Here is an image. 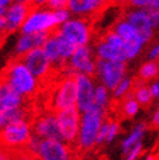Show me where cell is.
<instances>
[{
  "label": "cell",
  "instance_id": "obj_1",
  "mask_svg": "<svg viewBox=\"0 0 159 160\" xmlns=\"http://www.w3.org/2000/svg\"><path fill=\"white\" fill-rule=\"evenodd\" d=\"M2 76L9 83L12 90L25 99L31 98L39 91L41 81L31 73L21 58H14L7 64Z\"/></svg>",
  "mask_w": 159,
  "mask_h": 160
},
{
  "label": "cell",
  "instance_id": "obj_2",
  "mask_svg": "<svg viewBox=\"0 0 159 160\" xmlns=\"http://www.w3.org/2000/svg\"><path fill=\"white\" fill-rule=\"evenodd\" d=\"M106 117L107 113L95 108L82 112L78 137L74 143V147L77 151L84 154V152H89V151L97 147L98 134Z\"/></svg>",
  "mask_w": 159,
  "mask_h": 160
},
{
  "label": "cell",
  "instance_id": "obj_3",
  "mask_svg": "<svg viewBox=\"0 0 159 160\" xmlns=\"http://www.w3.org/2000/svg\"><path fill=\"white\" fill-rule=\"evenodd\" d=\"M76 48L77 46L73 42H70L68 38H65L59 30H55L54 33H51L43 44L44 52L49 56L54 68L59 72H61L68 65V61L72 58Z\"/></svg>",
  "mask_w": 159,
  "mask_h": 160
},
{
  "label": "cell",
  "instance_id": "obj_4",
  "mask_svg": "<svg viewBox=\"0 0 159 160\" xmlns=\"http://www.w3.org/2000/svg\"><path fill=\"white\" fill-rule=\"evenodd\" d=\"M33 134V125L29 120L9 122L0 130V147L5 150L25 151Z\"/></svg>",
  "mask_w": 159,
  "mask_h": 160
},
{
  "label": "cell",
  "instance_id": "obj_5",
  "mask_svg": "<svg viewBox=\"0 0 159 160\" xmlns=\"http://www.w3.org/2000/svg\"><path fill=\"white\" fill-rule=\"evenodd\" d=\"M59 23L54 9L49 7H31L20 33H47L51 34L58 30Z\"/></svg>",
  "mask_w": 159,
  "mask_h": 160
},
{
  "label": "cell",
  "instance_id": "obj_6",
  "mask_svg": "<svg viewBox=\"0 0 159 160\" xmlns=\"http://www.w3.org/2000/svg\"><path fill=\"white\" fill-rule=\"evenodd\" d=\"M93 20L81 17V16H72L67 22L61 23L58 30L68 38L70 42H73L77 47L90 44L94 38V29H93Z\"/></svg>",
  "mask_w": 159,
  "mask_h": 160
},
{
  "label": "cell",
  "instance_id": "obj_7",
  "mask_svg": "<svg viewBox=\"0 0 159 160\" xmlns=\"http://www.w3.org/2000/svg\"><path fill=\"white\" fill-rule=\"evenodd\" d=\"M94 51L97 58L102 60H128L125 51V41L112 29L99 37V39L95 42Z\"/></svg>",
  "mask_w": 159,
  "mask_h": 160
},
{
  "label": "cell",
  "instance_id": "obj_8",
  "mask_svg": "<svg viewBox=\"0 0 159 160\" xmlns=\"http://www.w3.org/2000/svg\"><path fill=\"white\" fill-rule=\"evenodd\" d=\"M77 104V83L76 78L72 76H63L51 95L50 107L52 111L58 112Z\"/></svg>",
  "mask_w": 159,
  "mask_h": 160
},
{
  "label": "cell",
  "instance_id": "obj_9",
  "mask_svg": "<svg viewBox=\"0 0 159 160\" xmlns=\"http://www.w3.org/2000/svg\"><path fill=\"white\" fill-rule=\"evenodd\" d=\"M125 73H126L125 61L102 60V59H98L97 61L95 78L99 81V83L108 87L111 91L121 82V79L125 77Z\"/></svg>",
  "mask_w": 159,
  "mask_h": 160
},
{
  "label": "cell",
  "instance_id": "obj_10",
  "mask_svg": "<svg viewBox=\"0 0 159 160\" xmlns=\"http://www.w3.org/2000/svg\"><path fill=\"white\" fill-rule=\"evenodd\" d=\"M81 115L82 112L77 107H70L56 112L61 139L70 146H74L77 141L80 125H81Z\"/></svg>",
  "mask_w": 159,
  "mask_h": 160
},
{
  "label": "cell",
  "instance_id": "obj_11",
  "mask_svg": "<svg viewBox=\"0 0 159 160\" xmlns=\"http://www.w3.org/2000/svg\"><path fill=\"white\" fill-rule=\"evenodd\" d=\"M97 61L98 58L95 55L94 47L90 44L78 46L76 51L73 52L72 58L68 61V67L72 69L74 73H84L95 77L97 72Z\"/></svg>",
  "mask_w": 159,
  "mask_h": 160
},
{
  "label": "cell",
  "instance_id": "obj_12",
  "mask_svg": "<svg viewBox=\"0 0 159 160\" xmlns=\"http://www.w3.org/2000/svg\"><path fill=\"white\" fill-rule=\"evenodd\" d=\"M21 60L25 62L29 70L39 81H46L55 69L49 56L44 52L43 47H37V48L29 51L28 53L21 56Z\"/></svg>",
  "mask_w": 159,
  "mask_h": 160
},
{
  "label": "cell",
  "instance_id": "obj_13",
  "mask_svg": "<svg viewBox=\"0 0 159 160\" xmlns=\"http://www.w3.org/2000/svg\"><path fill=\"white\" fill-rule=\"evenodd\" d=\"M74 155L70 145L58 138H42L37 159L42 160H69Z\"/></svg>",
  "mask_w": 159,
  "mask_h": 160
},
{
  "label": "cell",
  "instance_id": "obj_14",
  "mask_svg": "<svg viewBox=\"0 0 159 160\" xmlns=\"http://www.w3.org/2000/svg\"><path fill=\"white\" fill-rule=\"evenodd\" d=\"M77 83V104L76 107L81 111L86 112L93 108L94 98H95V79L93 76L77 73L74 76Z\"/></svg>",
  "mask_w": 159,
  "mask_h": 160
},
{
  "label": "cell",
  "instance_id": "obj_15",
  "mask_svg": "<svg viewBox=\"0 0 159 160\" xmlns=\"http://www.w3.org/2000/svg\"><path fill=\"white\" fill-rule=\"evenodd\" d=\"M123 16L133 25L138 38L142 42L147 43L150 39H151L153 26H151V22H150L146 8H132V7H129L128 9H125Z\"/></svg>",
  "mask_w": 159,
  "mask_h": 160
},
{
  "label": "cell",
  "instance_id": "obj_16",
  "mask_svg": "<svg viewBox=\"0 0 159 160\" xmlns=\"http://www.w3.org/2000/svg\"><path fill=\"white\" fill-rule=\"evenodd\" d=\"M31 125H33V133L39 135L41 138L61 139L56 112L52 109L38 115L33 121H31Z\"/></svg>",
  "mask_w": 159,
  "mask_h": 160
},
{
  "label": "cell",
  "instance_id": "obj_17",
  "mask_svg": "<svg viewBox=\"0 0 159 160\" xmlns=\"http://www.w3.org/2000/svg\"><path fill=\"white\" fill-rule=\"evenodd\" d=\"M111 4V0H69L68 8L73 16L94 20L102 14Z\"/></svg>",
  "mask_w": 159,
  "mask_h": 160
},
{
  "label": "cell",
  "instance_id": "obj_18",
  "mask_svg": "<svg viewBox=\"0 0 159 160\" xmlns=\"http://www.w3.org/2000/svg\"><path fill=\"white\" fill-rule=\"evenodd\" d=\"M31 9V5L16 3L13 2L7 8L4 13V21H5V34L9 33H17L21 30L23 22H25L28 14Z\"/></svg>",
  "mask_w": 159,
  "mask_h": 160
},
{
  "label": "cell",
  "instance_id": "obj_19",
  "mask_svg": "<svg viewBox=\"0 0 159 160\" xmlns=\"http://www.w3.org/2000/svg\"><path fill=\"white\" fill-rule=\"evenodd\" d=\"M49 35L47 33H20L14 44V58H21L37 47H43Z\"/></svg>",
  "mask_w": 159,
  "mask_h": 160
},
{
  "label": "cell",
  "instance_id": "obj_20",
  "mask_svg": "<svg viewBox=\"0 0 159 160\" xmlns=\"http://www.w3.org/2000/svg\"><path fill=\"white\" fill-rule=\"evenodd\" d=\"M132 95L140 103V106L144 107V108H147L150 104H151L153 97H154L153 92H151V89L147 86V82L142 81V79H140L138 77L134 78V87H133Z\"/></svg>",
  "mask_w": 159,
  "mask_h": 160
},
{
  "label": "cell",
  "instance_id": "obj_21",
  "mask_svg": "<svg viewBox=\"0 0 159 160\" xmlns=\"http://www.w3.org/2000/svg\"><path fill=\"white\" fill-rule=\"evenodd\" d=\"M111 90L108 87H106L105 85H97L95 87V98H94V106L93 108L99 109L105 113H108V111L112 107V97H111Z\"/></svg>",
  "mask_w": 159,
  "mask_h": 160
},
{
  "label": "cell",
  "instance_id": "obj_22",
  "mask_svg": "<svg viewBox=\"0 0 159 160\" xmlns=\"http://www.w3.org/2000/svg\"><path fill=\"white\" fill-rule=\"evenodd\" d=\"M111 29H112L115 33H117L119 35H120L125 42L138 38V35L136 33V30H134L133 25L124 17V16H121V17L119 18L117 21H115V23L112 25V28H111ZM142 43H144V42H142Z\"/></svg>",
  "mask_w": 159,
  "mask_h": 160
},
{
  "label": "cell",
  "instance_id": "obj_23",
  "mask_svg": "<svg viewBox=\"0 0 159 160\" xmlns=\"http://www.w3.org/2000/svg\"><path fill=\"white\" fill-rule=\"evenodd\" d=\"M116 103H117V109H119L120 116L126 117V118H132L137 115L138 108H140V103L136 100V98H134L133 95H129V97H126Z\"/></svg>",
  "mask_w": 159,
  "mask_h": 160
},
{
  "label": "cell",
  "instance_id": "obj_24",
  "mask_svg": "<svg viewBox=\"0 0 159 160\" xmlns=\"http://www.w3.org/2000/svg\"><path fill=\"white\" fill-rule=\"evenodd\" d=\"M146 128L147 126H146L145 122H140V124H137L136 126H134V129L132 130V133L121 143V150H123V154L124 155L128 154L129 151L132 150V147L136 145V143H138L141 141L142 135H144V133L146 130Z\"/></svg>",
  "mask_w": 159,
  "mask_h": 160
},
{
  "label": "cell",
  "instance_id": "obj_25",
  "mask_svg": "<svg viewBox=\"0 0 159 160\" xmlns=\"http://www.w3.org/2000/svg\"><path fill=\"white\" fill-rule=\"evenodd\" d=\"M133 87H134V79L124 77L121 79V82L119 83L115 89L112 90V99L114 102H119L126 97H129L133 92Z\"/></svg>",
  "mask_w": 159,
  "mask_h": 160
},
{
  "label": "cell",
  "instance_id": "obj_26",
  "mask_svg": "<svg viewBox=\"0 0 159 160\" xmlns=\"http://www.w3.org/2000/svg\"><path fill=\"white\" fill-rule=\"evenodd\" d=\"M23 103H25V98L18 95L17 92H12L9 95H7V97L0 98V113H3V112L8 109L23 106Z\"/></svg>",
  "mask_w": 159,
  "mask_h": 160
},
{
  "label": "cell",
  "instance_id": "obj_27",
  "mask_svg": "<svg viewBox=\"0 0 159 160\" xmlns=\"http://www.w3.org/2000/svg\"><path fill=\"white\" fill-rule=\"evenodd\" d=\"M159 73V64L156 61H149L141 67L138 72V78L145 82H149L154 79Z\"/></svg>",
  "mask_w": 159,
  "mask_h": 160
},
{
  "label": "cell",
  "instance_id": "obj_28",
  "mask_svg": "<svg viewBox=\"0 0 159 160\" xmlns=\"http://www.w3.org/2000/svg\"><path fill=\"white\" fill-rule=\"evenodd\" d=\"M142 44L144 43H142V41L140 38H136V39H132V41L125 42V51H126V56H128V60L134 59L140 53Z\"/></svg>",
  "mask_w": 159,
  "mask_h": 160
},
{
  "label": "cell",
  "instance_id": "obj_29",
  "mask_svg": "<svg viewBox=\"0 0 159 160\" xmlns=\"http://www.w3.org/2000/svg\"><path fill=\"white\" fill-rule=\"evenodd\" d=\"M120 133V124L117 120L110 118V126H108V132H107V137H106V143H111Z\"/></svg>",
  "mask_w": 159,
  "mask_h": 160
},
{
  "label": "cell",
  "instance_id": "obj_30",
  "mask_svg": "<svg viewBox=\"0 0 159 160\" xmlns=\"http://www.w3.org/2000/svg\"><path fill=\"white\" fill-rule=\"evenodd\" d=\"M54 12H55V17H56V21H58V23H59V26L61 25V23L67 22V21L73 16L72 11H70L68 7L60 8V9H55Z\"/></svg>",
  "mask_w": 159,
  "mask_h": 160
},
{
  "label": "cell",
  "instance_id": "obj_31",
  "mask_svg": "<svg viewBox=\"0 0 159 160\" xmlns=\"http://www.w3.org/2000/svg\"><path fill=\"white\" fill-rule=\"evenodd\" d=\"M146 11H147V14H149V18H150V22H151L153 29H156L159 26V9L158 8H153V7H147Z\"/></svg>",
  "mask_w": 159,
  "mask_h": 160
},
{
  "label": "cell",
  "instance_id": "obj_32",
  "mask_svg": "<svg viewBox=\"0 0 159 160\" xmlns=\"http://www.w3.org/2000/svg\"><path fill=\"white\" fill-rule=\"evenodd\" d=\"M141 152H142V145H141V141H140L138 143H136V145L132 147V150L129 151V152L125 155V159L134 160V159H137L141 155Z\"/></svg>",
  "mask_w": 159,
  "mask_h": 160
},
{
  "label": "cell",
  "instance_id": "obj_33",
  "mask_svg": "<svg viewBox=\"0 0 159 160\" xmlns=\"http://www.w3.org/2000/svg\"><path fill=\"white\" fill-rule=\"evenodd\" d=\"M12 92H14V91L12 90V87L9 86V83H8L2 76H0V98L7 97V95H9Z\"/></svg>",
  "mask_w": 159,
  "mask_h": 160
},
{
  "label": "cell",
  "instance_id": "obj_34",
  "mask_svg": "<svg viewBox=\"0 0 159 160\" xmlns=\"http://www.w3.org/2000/svg\"><path fill=\"white\" fill-rule=\"evenodd\" d=\"M68 4H69V0H49L46 7H49L50 9L55 11V9H60V8L68 7Z\"/></svg>",
  "mask_w": 159,
  "mask_h": 160
},
{
  "label": "cell",
  "instance_id": "obj_35",
  "mask_svg": "<svg viewBox=\"0 0 159 160\" xmlns=\"http://www.w3.org/2000/svg\"><path fill=\"white\" fill-rule=\"evenodd\" d=\"M155 0H131L128 7H132V8H147L150 7Z\"/></svg>",
  "mask_w": 159,
  "mask_h": 160
},
{
  "label": "cell",
  "instance_id": "obj_36",
  "mask_svg": "<svg viewBox=\"0 0 159 160\" xmlns=\"http://www.w3.org/2000/svg\"><path fill=\"white\" fill-rule=\"evenodd\" d=\"M8 159H12V154L8 152L5 148L0 147V160H8Z\"/></svg>",
  "mask_w": 159,
  "mask_h": 160
},
{
  "label": "cell",
  "instance_id": "obj_37",
  "mask_svg": "<svg viewBox=\"0 0 159 160\" xmlns=\"http://www.w3.org/2000/svg\"><path fill=\"white\" fill-rule=\"evenodd\" d=\"M131 0H111V4L117 7H128Z\"/></svg>",
  "mask_w": 159,
  "mask_h": 160
},
{
  "label": "cell",
  "instance_id": "obj_38",
  "mask_svg": "<svg viewBox=\"0 0 159 160\" xmlns=\"http://www.w3.org/2000/svg\"><path fill=\"white\" fill-rule=\"evenodd\" d=\"M13 3V0H0V9H7L8 7Z\"/></svg>",
  "mask_w": 159,
  "mask_h": 160
},
{
  "label": "cell",
  "instance_id": "obj_39",
  "mask_svg": "<svg viewBox=\"0 0 159 160\" xmlns=\"http://www.w3.org/2000/svg\"><path fill=\"white\" fill-rule=\"evenodd\" d=\"M150 58H151L153 60H155L156 58H159V44L155 46L154 48L151 50V52H150Z\"/></svg>",
  "mask_w": 159,
  "mask_h": 160
},
{
  "label": "cell",
  "instance_id": "obj_40",
  "mask_svg": "<svg viewBox=\"0 0 159 160\" xmlns=\"http://www.w3.org/2000/svg\"><path fill=\"white\" fill-rule=\"evenodd\" d=\"M7 124H8V121H7V117H5L4 112H3V113H0V130H2L3 128L7 125Z\"/></svg>",
  "mask_w": 159,
  "mask_h": 160
},
{
  "label": "cell",
  "instance_id": "obj_41",
  "mask_svg": "<svg viewBox=\"0 0 159 160\" xmlns=\"http://www.w3.org/2000/svg\"><path fill=\"white\" fill-rule=\"evenodd\" d=\"M49 0H34L33 2V7H46Z\"/></svg>",
  "mask_w": 159,
  "mask_h": 160
},
{
  "label": "cell",
  "instance_id": "obj_42",
  "mask_svg": "<svg viewBox=\"0 0 159 160\" xmlns=\"http://www.w3.org/2000/svg\"><path fill=\"white\" fill-rule=\"evenodd\" d=\"M150 89H151V92H153L154 97H159V82L155 83V85H153Z\"/></svg>",
  "mask_w": 159,
  "mask_h": 160
},
{
  "label": "cell",
  "instance_id": "obj_43",
  "mask_svg": "<svg viewBox=\"0 0 159 160\" xmlns=\"http://www.w3.org/2000/svg\"><path fill=\"white\" fill-rule=\"evenodd\" d=\"M16 3H22V4H28V5H31L33 7V2L34 0H13Z\"/></svg>",
  "mask_w": 159,
  "mask_h": 160
},
{
  "label": "cell",
  "instance_id": "obj_44",
  "mask_svg": "<svg viewBox=\"0 0 159 160\" xmlns=\"http://www.w3.org/2000/svg\"><path fill=\"white\" fill-rule=\"evenodd\" d=\"M150 7H153V8H158V9H159V0H155V2H154L151 5H150Z\"/></svg>",
  "mask_w": 159,
  "mask_h": 160
},
{
  "label": "cell",
  "instance_id": "obj_45",
  "mask_svg": "<svg viewBox=\"0 0 159 160\" xmlns=\"http://www.w3.org/2000/svg\"><path fill=\"white\" fill-rule=\"evenodd\" d=\"M2 37H3V35H0V42H2Z\"/></svg>",
  "mask_w": 159,
  "mask_h": 160
}]
</instances>
